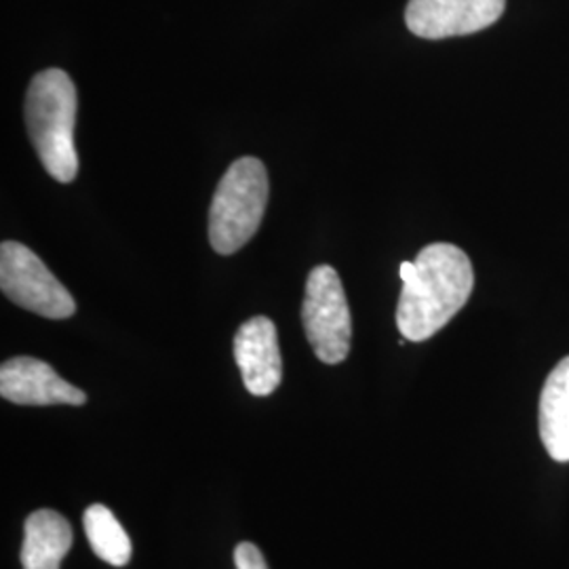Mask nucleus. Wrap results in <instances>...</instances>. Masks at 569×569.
<instances>
[{"instance_id":"obj_1","label":"nucleus","mask_w":569,"mask_h":569,"mask_svg":"<svg viewBox=\"0 0 569 569\" xmlns=\"http://www.w3.org/2000/svg\"><path fill=\"white\" fill-rule=\"evenodd\" d=\"M397 327L406 340L425 342L467 306L475 272L467 253L451 243L427 244L416 262H403Z\"/></svg>"},{"instance_id":"obj_2","label":"nucleus","mask_w":569,"mask_h":569,"mask_svg":"<svg viewBox=\"0 0 569 569\" xmlns=\"http://www.w3.org/2000/svg\"><path fill=\"white\" fill-rule=\"evenodd\" d=\"M77 103V87L60 68L39 72L26 96V124L32 146L47 173L61 183L72 182L79 173Z\"/></svg>"},{"instance_id":"obj_3","label":"nucleus","mask_w":569,"mask_h":569,"mask_svg":"<svg viewBox=\"0 0 569 569\" xmlns=\"http://www.w3.org/2000/svg\"><path fill=\"white\" fill-rule=\"evenodd\" d=\"M268 190L260 159L243 157L228 167L209 209V243L218 253H237L253 239L264 218Z\"/></svg>"},{"instance_id":"obj_4","label":"nucleus","mask_w":569,"mask_h":569,"mask_svg":"<svg viewBox=\"0 0 569 569\" xmlns=\"http://www.w3.org/2000/svg\"><path fill=\"white\" fill-rule=\"evenodd\" d=\"M302 326L319 361L327 366L345 361L350 352L352 321L336 268L323 264L310 270L302 302Z\"/></svg>"},{"instance_id":"obj_5","label":"nucleus","mask_w":569,"mask_h":569,"mask_svg":"<svg viewBox=\"0 0 569 569\" xmlns=\"http://www.w3.org/2000/svg\"><path fill=\"white\" fill-rule=\"evenodd\" d=\"M0 287L13 305L44 319H70L77 312L70 291L26 244H0Z\"/></svg>"},{"instance_id":"obj_6","label":"nucleus","mask_w":569,"mask_h":569,"mask_svg":"<svg viewBox=\"0 0 569 569\" xmlns=\"http://www.w3.org/2000/svg\"><path fill=\"white\" fill-rule=\"evenodd\" d=\"M507 0H409L406 23L420 39L467 37L502 18Z\"/></svg>"},{"instance_id":"obj_7","label":"nucleus","mask_w":569,"mask_h":569,"mask_svg":"<svg viewBox=\"0 0 569 569\" xmlns=\"http://www.w3.org/2000/svg\"><path fill=\"white\" fill-rule=\"evenodd\" d=\"M0 395L16 406H84L87 395L39 359L16 357L0 367Z\"/></svg>"},{"instance_id":"obj_8","label":"nucleus","mask_w":569,"mask_h":569,"mask_svg":"<svg viewBox=\"0 0 569 569\" xmlns=\"http://www.w3.org/2000/svg\"><path fill=\"white\" fill-rule=\"evenodd\" d=\"M234 361L243 385L256 397L272 395L283 378L277 326L268 317H253L234 336Z\"/></svg>"},{"instance_id":"obj_9","label":"nucleus","mask_w":569,"mask_h":569,"mask_svg":"<svg viewBox=\"0 0 569 569\" xmlns=\"http://www.w3.org/2000/svg\"><path fill=\"white\" fill-rule=\"evenodd\" d=\"M72 528L56 510L32 512L23 526L21 566L23 569H60L72 549Z\"/></svg>"},{"instance_id":"obj_10","label":"nucleus","mask_w":569,"mask_h":569,"mask_svg":"<svg viewBox=\"0 0 569 569\" xmlns=\"http://www.w3.org/2000/svg\"><path fill=\"white\" fill-rule=\"evenodd\" d=\"M540 439L557 462H569V357L550 371L540 395Z\"/></svg>"},{"instance_id":"obj_11","label":"nucleus","mask_w":569,"mask_h":569,"mask_svg":"<svg viewBox=\"0 0 569 569\" xmlns=\"http://www.w3.org/2000/svg\"><path fill=\"white\" fill-rule=\"evenodd\" d=\"M82 528L93 552L114 568L131 561V540L114 512L103 505H91L82 515Z\"/></svg>"},{"instance_id":"obj_12","label":"nucleus","mask_w":569,"mask_h":569,"mask_svg":"<svg viewBox=\"0 0 569 569\" xmlns=\"http://www.w3.org/2000/svg\"><path fill=\"white\" fill-rule=\"evenodd\" d=\"M234 568L237 569H268L262 550L251 542H241L234 549Z\"/></svg>"}]
</instances>
